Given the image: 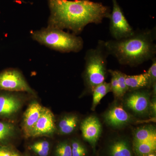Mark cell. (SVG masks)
<instances>
[{"label":"cell","instance_id":"obj_1","mask_svg":"<svg viewBox=\"0 0 156 156\" xmlns=\"http://www.w3.org/2000/svg\"><path fill=\"white\" fill-rule=\"evenodd\" d=\"M50 15L48 27L67 29L80 34L90 23L99 24L109 18L110 7L90 0H48Z\"/></svg>","mask_w":156,"mask_h":156},{"label":"cell","instance_id":"obj_2","mask_svg":"<svg viewBox=\"0 0 156 156\" xmlns=\"http://www.w3.org/2000/svg\"><path fill=\"white\" fill-rule=\"evenodd\" d=\"M155 32L154 28L135 31L131 36L105 41V45L120 64L134 67L156 57Z\"/></svg>","mask_w":156,"mask_h":156},{"label":"cell","instance_id":"obj_3","mask_svg":"<svg viewBox=\"0 0 156 156\" xmlns=\"http://www.w3.org/2000/svg\"><path fill=\"white\" fill-rule=\"evenodd\" d=\"M108 52L105 41L99 40L96 48L89 49L85 56L83 78L88 90L92 92L95 87L105 82L107 76Z\"/></svg>","mask_w":156,"mask_h":156},{"label":"cell","instance_id":"obj_4","mask_svg":"<svg viewBox=\"0 0 156 156\" xmlns=\"http://www.w3.org/2000/svg\"><path fill=\"white\" fill-rule=\"evenodd\" d=\"M31 34L36 41L62 53H78L83 48V40L81 37L62 30L47 27L32 32Z\"/></svg>","mask_w":156,"mask_h":156},{"label":"cell","instance_id":"obj_5","mask_svg":"<svg viewBox=\"0 0 156 156\" xmlns=\"http://www.w3.org/2000/svg\"><path fill=\"white\" fill-rule=\"evenodd\" d=\"M148 88L128 91L122 98L123 107L138 119L150 118L151 90Z\"/></svg>","mask_w":156,"mask_h":156},{"label":"cell","instance_id":"obj_6","mask_svg":"<svg viewBox=\"0 0 156 156\" xmlns=\"http://www.w3.org/2000/svg\"><path fill=\"white\" fill-rule=\"evenodd\" d=\"M104 122L113 129H120L131 124L145 122V120L137 119L123 107L122 103L112 104L103 115Z\"/></svg>","mask_w":156,"mask_h":156},{"label":"cell","instance_id":"obj_7","mask_svg":"<svg viewBox=\"0 0 156 156\" xmlns=\"http://www.w3.org/2000/svg\"><path fill=\"white\" fill-rule=\"evenodd\" d=\"M112 1V11L109 18L111 35L114 40H119L131 36L135 31L128 23L117 0Z\"/></svg>","mask_w":156,"mask_h":156},{"label":"cell","instance_id":"obj_8","mask_svg":"<svg viewBox=\"0 0 156 156\" xmlns=\"http://www.w3.org/2000/svg\"><path fill=\"white\" fill-rule=\"evenodd\" d=\"M0 90L34 94L22 74L14 69L5 70L0 73Z\"/></svg>","mask_w":156,"mask_h":156},{"label":"cell","instance_id":"obj_9","mask_svg":"<svg viewBox=\"0 0 156 156\" xmlns=\"http://www.w3.org/2000/svg\"><path fill=\"white\" fill-rule=\"evenodd\" d=\"M80 130L84 140L89 143L93 150H95L102 132L100 120L96 116H89L82 121Z\"/></svg>","mask_w":156,"mask_h":156},{"label":"cell","instance_id":"obj_10","mask_svg":"<svg viewBox=\"0 0 156 156\" xmlns=\"http://www.w3.org/2000/svg\"><path fill=\"white\" fill-rule=\"evenodd\" d=\"M54 115L50 109L43 107L41 114L37 122L30 137L50 136L56 131Z\"/></svg>","mask_w":156,"mask_h":156},{"label":"cell","instance_id":"obj_11","mask_svg":"<svg viewBox=\"0 0 156 156\" xmlns=\"http://www.w3.org/2000/svg\"><path fill=\"white\" fill-rule=\"evenodd\" d=\"M105 152L106 156H133L132 144L128 137L118 136L108 143Z\"/></svg>","mask_w":156,"mask_h":156},{"label":"cell","instance_id":"obj_12","mask_svg":"<svg viewBox=\"0 0 156 156\" xmlns=\"http://www.w3.org/2000/svg\"><path fill=\"white\" fill-rule=\"evenodd\" d=\"M43 107L34 101L29 105L24 115L22 129L25 137H30L31 133L41 114Z\"/></svg>","mask_w":156,"mask_h":156},{"label":"cell","instance_id":"obj_13","mask_svg":"<svg viewBox=\"0 0 156 156\" xmlns=\"http://www.w3.org/2000/svg\"><path fill=\"white\" fill-rule=\"evenodd\" d=\"M21 100L11 94L0 95V117L9 118L16 114L21 108Z\"/></svg>","mask_w":156,"mask_h":156},{"label":"cell","instance_id":"obj_14","mask_svg":"<svg viewBox=\"0 0 156 156\" xmlns=\"http://www.w3.org/2000/svg\"><path fill=\"white\" fill-rule=\"evenodd\" d=\"M79 122L80 119L77 115L71 113L65 115L58 121V132L61 135L72 134L76 130Z\"/></svg>","mask_w":156,"mask_h":156},{"label":"cell","instance_id":"obj_15","mask_svg":"<svg viewBox=\"0 0 156 156\" xmlns=\"http://www.w3.org/2000/svg\"><path fill=\"white\" fill-rule=\"evenodd\" d=\"M133 143L156 139V129L154 125H145L136 128L133 132Z\"/></svg>","mask_w":156,"mask_h":156},{"label":"cell","instance_id":"obj_16","mask_svg":"<svg viewBox=\"0 0 156 156\" xmlns=\"http://www.w3.org/2000/svg\"><path fill=\"white\" fill-rule=\"evenodd\" d=\"M126 83L128 91L145 88L150 89L148 76L147 72L136 75L126 74Z\"/></svg>","mask_w":156,"mask_h":156},{"label":"cell","instance_id":"obj_17","mask_svg":"<svg viewBox=\"0 0 156 156\" xmlns=\"http://www.w3.org/2000/svg\"><path fill=\"white\" fill-rule=\"evenodd\" d=\"M133 152L136 156H147L154 153L156 150V139L132 143Z\"/></svg>","mask_w":156,"mask_h":156},{"label":"cell","instance_id":"obj_18","mask_svg":"<svg viewBox=\"0 0 156 156\" xmlns=\"http://www.w3.org/2000/svg\"><path fill=\"white\" fill-rule=\"evenodd\" d=\"M110 92H111L110 83H107L105 81L95 87L92 91L93 99L91 110H95L102 98Z\"/></svg>","mask_w":156,"mask_h":156},{"label":"cell","instance_id":"obj_19","mask_svg":"<svg viewBox=\"0 0 156 156\" xmlns=\"http://www.w3.org/2000/svg\"><path fill=\"white\" fill-rule=\"evenodd\" d=\"M29 147L37 156H48L51 149V145L47 140H41L33 143Z\"/></svg>","mask_w":156,"mask_h":156},{"label":"cell","instance_id":"obj_20","mask_svg":"<svg viewBox=\"0 0 156 156\" xmlns=\"http://www.w3.org/2000/svg\"><path fill=\"white\" fill-rule=\"evenodd\" d=\"M15 132V127L11 123L0 121V144H6Z\"/></svg>","mask_w":156,"mask_h":156},{"label":"cell","instance_id":"obj_21","mask_svg":"<svg viewBox=\"0 0 156 156\" xmlns=\"http://www.w3.org/2000/svg\"><path fill=\"white\" fill-rule=\"evenodd\" d=\"M55 156H72L70 141L64 140L58 144L54 151Z\"/></svg>","mask_w":156,"mask_h":156},{"label":"cell","instance_id":"obj_22","mask_svg":"<svg viewBox=\"0 0 156 156\" xmlns=\"http://www.w3.org/2000/svg\"><path fill=\"white\" fill-rule=\"evenodd\" d=\"M72 156H86L87 154V148L80 140L73 139L70 141Z\"/></svg>","mask_w":156,"mask_h":156},{"label":"cell","instance_id":"obj_23","mask_svg":"<svg viewBox=\"0 0 156 156\" xmlns=\"http://www.w3.org/2000/svg\"><path fill=\"white\" fill-rule=\"evenodd\" d=\"M108 72L111 75V83H110L111 84V92H113L115 97L120 99L119 82H118L116 70L109 69L108 70Z\"/></svg>","mask_w":156,"mask_h":156},{"label":"cell","instance_id":"obj_24","mask_svg":"<svg viewBox=\"0 0 156 156\" xmlns=\"http://www.w3.org/2000/svg\"><path fill=\"white\" fill-rule=\"evenodd\" d=\"M116 72L119 82L120 99H121L128 91L126 83V74L119 70H116Z\"/></svg>","mask_w":156,"mask_h":156},{"label":"cell","instance_id":"obj_25","mask_svg":"<svg viewBox=\"0 0 156 156\" xmlns=\"http://www.w3.org/2000/svg\"><path fill=\"white\" fill-rule=\"evenodd\" d=\"M152 64L147 72L148 76L149 88L151 89L154 85L156 84V58L152 59Z\"/></svg>","mask_w":156,"mask_h":156},{"label":"cell","instance_id":"obj_26","mask_svg":"<svg viewBox=\"0 0 156 156\" xmlns=\"http://www.w3.org/2000/svg\"><path fill=\"white\" fill-rule=\"evenodd\" d=\"M14 151L11 145L0 144V156H10Z\"/></svg>","mask_w":156,"mask_h":156},{"label":"cell","instance_id":"obj_27","mask_svg":"<svg viewBox=\"0 0 156 156\" xmlns=\"http://www.w3.org/2000/svg\"><path fill=\"white\" fill-rule=\"evenodd\" d=\"M10 156H22L17 151H14L13 153Z\"/></svg>","mask_w":156,"mask_h":156},{"label":"cell","instance_id":"obj_28","mask_svg":"<svg viewBox=\"0 0 156 156\" xmlns=\"http://www.w3.org/2000/svg\"><path fill=\"white\" fill-rule=\"evenodd\" d=\"M147 156H156L155 154H154V153H152L150 154H149L148 155H147Z\"/></svg>","mask_w":156,"mask_h":156}]
</instances>
